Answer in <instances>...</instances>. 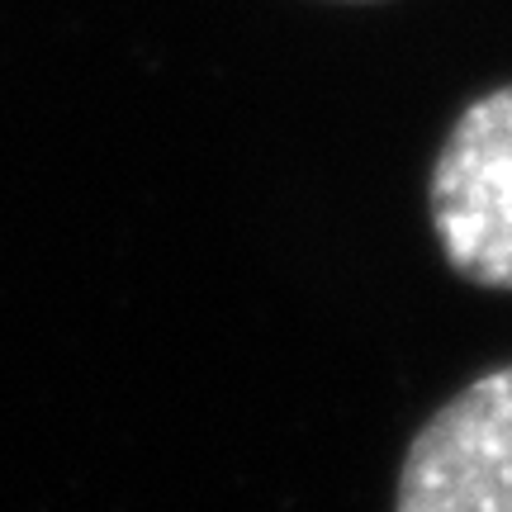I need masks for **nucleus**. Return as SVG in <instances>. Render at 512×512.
<instances>
[{"label":"nucleus","mask_w":512,"mask_h":512,"mask_svg":"<svg viewBox=\"0 0 512 512\" xmlns=\"http://www.w3.org/2000/svg\"><path fill=\"white\" fill-rule=\"evenodd\" d=\"M427 219L446 266L484 290H512V86L460 114L427 181Z\"/></svg>","instance_id":"f257e3e1"},{"label":"nucleus","mask_w":512,"mask_h":512,"mask_svg":"<svg viewBox=\"0 0 512 512\" xmlns=\"http://www.w3.org/2000/svg\"><path fill=\"white\" fill-rule=\"evenodd\" d=\"M394 512H512V366L479 375L422 422Z\"/></svg>","instance_id":"f03ea898"}]
</instances>
